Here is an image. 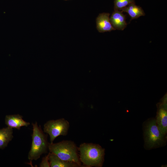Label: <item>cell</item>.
Here are the masks:
<instances>
[{"instance_id": "obj_1", "label": "cell", "mask_w": 167, "mask_h": 167, "mask_svg": "<svg viewBox=\"0 0 167 167\" xmlns=\"http://www.w3.org/2000/svg\"><path fill=\"white\" fill-rule=\"evenodd\" d=\"M80 161L85 167H101L105 149L98 144L83 143L78 148Z\"/></svg>"}, {"instance_id": "obj_2", "label": "cell", "mask_w": 167, "mask_h": 167, "mask_svg": "<svg viewBox=\"0 0 167 167\" xmlns=\"http://www.w3.org/2000/svg\"><path fill=\"white\" fill-rule=\"evenodd\" d=\"M48 150L63 160L74 162L81 167H84L79 160L78 148L72 141L63 140L56 143H49Z\"/></svg>"}, {"instance_id": "obj_3", "label": "cell", "mask_w": 167, "mask_h": 167, "mask_svg": "<svg viewBox=\"0 0 167 167\" xmlns=\"http://www.w3.org/2000/svg\"><path fill=\"white\" fill-rule=\"evenodd\" d=\"M32 143L28 158L32 163L33 160L36 161L43 154L46 153L48 150L49 143L47 140V134L44 133L40 126L37 122L32 123Z\"/></svg>"}, {"instance_id": "obj_4", "label": "cell", "mask_w": 167, "mask_h": 167, "mask_svg": "<svg viewBox=\"0 0 167 167\" xmlns=\"http://www.w3.org/2000/svg\"><path fill=\"white\" fill-rule=\"evenodd\" d=\"M144 136V147L146 149L161 147L166 143V135L160 130L155 118L150 119L145 123Z\"/></svg>"}, {"instance_id": "obj_5", "label": "cell", "mask_w": 167, "mask_h": 167, "mask_svg": "<svg viewBox=\"0 0 167 167\" xmlns=\"http://www.w3.org/2000/svg\"><path fill=\"white\" fill-rule=\"evenodd\" d=\"M70 127L69 122L64 118L50 120L44 125V132L49 135L50 143L58 137L66 136Z\"/></svg>"}, {"instance_id": "obj_6", "label": "cell", "mask_w": 167, "mask_h": 167, "mask_svg": "<svg viewBox=\"0 0 167 167\" xmlns=\"http://www.w3.org/2000/svg\"><path fill=\"white\" fill-rule=\"evenodd\" d=\"M110 14L103 13L100 14L96 19V28L100 32H104L115 30L109 20Z\"/></svg>"}, {"instance_id": "obj_7", "label": "cell", "mask_w": 167, "mask_h": 167, "mask_svg": "<svg viewBox=\"0 0 167 167\" xmlns=\"http://www.w3.org/2000/svg\"><path fill=\"white\" fill-rule=\"evenodd\" d=\"M23 118V117L19 114L7 115L5 118V124L8 127L19 130L21 127L28 126L30 124Z\"/></svg>"}, {"instance_id": "obj_8", "label": "cell", "mask_w": 167, "mask_h": 167, "mask_svg": "<svg viewBox=\"0 0 167 167\" xmlns=\"http://www.w3.org/2000/svg\"><path fill=\"white\" fill-rule=\"evenodd\" d=\"M126 15L121 11L115 10L113 12L109 18L110 22L116 30L122 31L126 27Z\"/></svg>"}, {"instance_id": "obj_9", "label": "cell", "mask_w": 167, "mask_h": 167, "mask_svg": "<svg viewBox=\"0 0 167 167\" xmlns=\"http://www.w3.org/2000/svg\"><path fill=\"white\" fill-rule=\"evenodd\" d=\"M162 106L159 109L155 119L160 130L163 134L166 135L167 132V112L166 103Z\"/></svg>"}, {"instance_id": "obj_10", "label": "cell", "mask_w": 167, "mask_h": 167, "mask_svg": "<svg viewBox=\"0 0 167 167\" xmlns=\"http://www.w3.org/2000/svg\"><path fill=\"white\" fill-rule=\"evenodd\" d=\"M48 154L51 167H81L75 163L63 160L52 153L49 152Z\"/></svg>"}, {"instance_id": "obj_11", "label": "cell", "mask_w": 167, "mask_h": 167, "mask_svg": "<svg viewBox=\"0 0 167 167\" xmlns=\"http://www.w3.org/2000/svg\"><path fill=\"white\" fill-rule=\"evenodd\" d=\"M121 11L122 12H126L131 17L130 22L132 19L145 15V13L142 8L136 5L135 3L130 4Z\"/></svg>"}, {"instance_id": "obj_12", "label": "cell", "mask_w": 167, "mask_h": 167, "mask_svg": "<svg viewBox=\"0 0 167 167\" xmlns=\"http://www.w3.org/2000/svg\"><path fill=\"white\" fill-rule=\"evenodd\" d=\"M13 129L7 126L0 129V149L6 147L13 138Z\"/></svg>"}, {"instance_id": "obj_13", "label": "cell", "mask_w": 167, "mask_h": 167, "mask_svg": "<svg viewBox=\"0 0 167 167\" xmlns=\"http://www.w3.org/2000/svg\"><path fill=\"white\" fill-rule=\"evenodd\" d=\"M135 3V0H114V11H121L131 3Z\"/></svg>"}, {"instance_id": "obj_14", "label": "cell", "mask_w": 167, "mask_h": 167, "mask_svg": "<svg viewBox=\"0 0 167 167\" xmlns=\"http://www.w3.org/2000/svg\"><path fill=\"white\" fill-rule=\"evenodd\" d=\"M40 167H50V163L49 159V154L42 158V161L40 164Z\"/></svg>"}, {"instance_id": "obj_15", "label": "cell", "mask_w": 167, "mask_h": 167, "mask_svg": "<svg viewBox=\"0 0 167 167\" xmlns=\"http://www.w3.org/2000/svg\"></svg>"}]
</instances>
